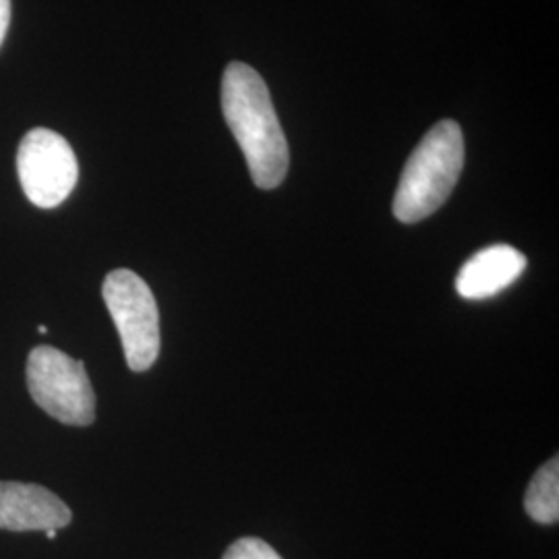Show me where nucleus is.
I'll use <instances>...</instances> for the list:
<instances>
[{
  "label": "nucleus",
  "mask_w": 559,
  "mask_h": 559,
  "mask_svg": "<svg viewBox=\"0 0 559 559\" xmlns=\"http://www.w3.org/2000/svg\"><path fill=\"white\" fill-rule=\"evenodd\" d=\"M44 533H46V539L55 540L57 539V533H59V531H57V528H48V531H44Z\"/></svg>",
  "instance_id": "11"
},
{
  "label": "nucleus",
  "mask_w": 559,
  "mask_h": 559,
  "mask_svg": "<svg viewBox=\"0 0 559 559\" xmlns=\"http://www.w3.org/2000/svg\"><path fill=\"white\" fill-rule=\"evenodd\" d=\"M222 110L240 145L251 179L260 189H276L288 173V143L270 90L245 62H230L222 78Z\"/></svg>",
  "instance_id": "1"
},
{
  "label": "nucleus",
  "mask_w": 559,
  "mask_h": 559,
  "mask_svg": "<svg viewBox=\"0 0 559 559\" xmlns=\"http://www.w3.org/2000/svg\"><path fill=\"white\" fill-rule=\"evenodd\" d=\"M27 388L52 419L87 427L96 419V394L85 365L55 346H36L27 359Z\"/></svg>",
  "instance_id": "3"
},
{
  "label": "nucleus",
  "mask_w": 559,
  "mask_h": 559,
  "mask_svg": "<svg viewBox=\"0 0 559 559\" xmlns=\"http://www.w3.org/2000/svg\"><path fill=\"white\" fill-rule=\"evenodd\" d=\"M462 168V129L454 120H441L427 131L400 175L394 216L404 224H415L436 214L454 191Z\"/></svg>",
  "instance_id": "2"
},
{
  "label": "nucleus",
  "mask_w": 559,
  "mask_h": 559,
  "mask_svg": "<svg viewBox=\"0 0 559 559\" xmlns=\"http://www.w3.org/2000/svg\"><path fill=\"white\" fill-rule=\"evenodd\" d=\"M524 510L539 524H556L559 520V460L558 456L545 462L531 480Z\"/></svg>",
  "instance_id": "8"
},
{
  "label": "nucleus",
  "mask_w": 559,
  "mask_h": 559,
  "mask_svg": "<svg viewBox=\"0 0 559 559\" xmlns=\"http://www.w3.org/2000/svg\"><path fill=\"white\" fill-rule=\"evenodd\" d=\"M526 270V258L510 245H491L466 261L456 278L462 299H491L512 286Z\"/></svg>",
  "instance_id": "7"
},
{
  "label": "nucleus",
  "mask_w": 559,
  "mask_h": 559,
  "mask_svg": "<svg viewBox=\"0 0 559 559\" xmlns=\"http://www.w3.org/2000/svg\"><path fill=\"white\" fill-rule=\"evenodd\" d=\"M9 23H11V0H0V46L9 32Z\"/></svg>",
  "instance_id": "10"
},
{
  "label": "nucleus",
  "mask_w": 559,
  "mask_h": 559,
  "mask_svg": "<svg viewBox=\"0 0 559 559\" xmlns=\"http://www.w3.org/2000/svg\"><path fill=\"white\" fill-rule=\"evenodd\" d=\"M67 503L41 485L0 480V528L4 531H48L71 524Z\"/></svg>",
  "instance_id": "6"
},
{
  "label": "nucleus",
  "mask_w": 559,
  "mask_h": 559,
  "mask_svg": "<svg viewBox=\"0 0 559 559\" xmlns=\"http://www.w3.org/2000/svg\"><path fill=\"white\" fill-rule=\"evenodd\" d=\"M222 559H282L278 551L265 540L245 537L233 543Z\"/></svg>",
  "instance_id": "9"
},
{
  "label": "nucleus",
  "mask_w": 559,
  "mask_h": 559,
  "mask_svg": "<svg viewBox=\"0 0 559 559\" xmlns=\"http://www.w3.org/2000/svg\"><path fill=\"white\" fill-rule=\"evenodd\" d=\"M38 332H40V334H46V332H48V328H46V325H40V328H38Z\"/></svg>",
  "instance_id": "12"
},
{
  "label": "nucleus",
  "mask_w": 559,
  "mask_h": 559,
  "mask_svg": "<svg viewBox=\"0 0 559 559\" xmlns=\"http://www.w3.org/2000/svg\"><path fill=\"white\" fill-rule=\"evenodd\" d=\"M17 175L25 198L52 210L67 200L80 179V164L69 141L50 129H32L17 150Z\"/></svg>",
  "instance_id": "5"
},
{
  "label": "nucleus",
  "mask_w": 559,
  "mask_h": 559,
  "mask_svg": "<svg viewBox=\"0 0 559 559\" xmlns=\"http://www.w3.org/2000/svg\"><path fill=\"white\" fill-rule=\"evenodd\" d=\"M102 297L119 330L131 371H147L160 355V313L145 280L131 270H115L102 284Z\"/></svg>",
  "instance_id": "4"
}]
</instances>
